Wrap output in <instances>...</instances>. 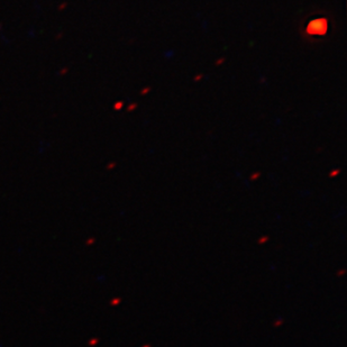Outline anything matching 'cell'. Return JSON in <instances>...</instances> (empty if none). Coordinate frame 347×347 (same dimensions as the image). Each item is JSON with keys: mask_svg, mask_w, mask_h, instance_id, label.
Wrapping results in <instances>:
<instances>
[{"mask_svg": "<svg viewBox=\"0 0 347 347\" xmlns=\"http://www.w3.org/2000/svg\"><path fill=\"white\" fill-rule=\"evenodd\" d=\"M328 32V19L325 17L316 18L309 21L306 33L311 36H325Z\"/></svg>", "mask_w": 347, "mask_h": 347, "instance_id": "1", "label": "cell"}, {"mask_svg": "<svg viewBox=\"0 0 347 347\" xmlns=\"http://www.w3.org/2000/svg\"><path fill=\"white\" fill-rule=\"evenodd\" d=\"M201 79H203V74H199V75H197V76H194L193 81L194 82H199Z\"/></svg>", "mask_w": 347, "mask_h": 347, "instance_id": "2", "label": "cell"}, {"mask_svg": "<svg viewBox=\"0 0 347 347\" xmlns=\"http://www.w3.org/2000/svg\"><path fill=\"white\" fill-rule=\"evenodd\" d=\"M150 91H151V88L150 87H146V88H144V90L141 91V95H146V93H148Z\"/></svg>", "mask_w": 347, "mask_h": 347, "instance_id": "3", "label": "cell"}, {"mask_svg": "<svg viewBox=\"0 0 347 347\" xmlns=\"http://www.w3.org/2000/svg\"><path fill=\"white\" fill-rule=\"evenodd\" d=\"M224 62H225V59H219V60H217V62H216L215 64H216V66H219V65H221Z\"/></svg>", "mask_w": 347, "mask_h": 347, "instance_id": "4", "label": "cell"}, {"mask_svg": "<svg viewBox=\"0 0 347 347\" xmlns=\"http://www.w3.org/2000/svg\"><path fill=\"white\" fill-rule=\"evenodd\" d=\"M136 107H137V103H134V105H130L129 106V108H128V110H134L135 108H136Z\"/></svg>", "mask_w": 347, "mask_h": 347, "instance_id": "5", "label": "cell"}, {"mask_svg": "<svg viewBox=\"0 0 347 347\" xmlns=\"http://www.w3.org/2000/svg\"><path fill=\"white\" fill-rule=\"evenodd\" d=\"M258 177H260V173H255V174H254V175H253V177H252V180H255V179L258 178Z\"/></svg>", "mask_w": 347, "mask_h": 347, "instance_id": "6", "label": "cell"}, {"mask_svg": "<svg viewBox=\"0 0 347 347\" xmlns=\"http://www.w3.org/2000/svg\"><path fill=\"white\" fill-rule=\"evenodd\" d=\"M337 173H339V170H336V171H334L332 173H330V175H335V174H337Z\"/></svg>", "mask_w": 347, "mask_h": 347, "instance_id": "7", "label": "cell"}]
</instances>
